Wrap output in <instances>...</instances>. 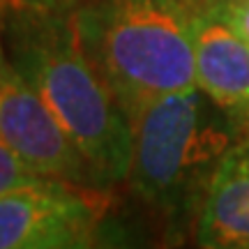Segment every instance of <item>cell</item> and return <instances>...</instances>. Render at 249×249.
<instances>
[{"instance_id":"10","label":"cell","mask_w":249,"mask_h":249,"mask_svg":"<svg viewBox=\"0 0 249 249\" xmlns=\"http://www.w3.org/2000/svg\"><path fill=\"white\" fill-rule=\"evenodd\" d=\"M219 7L231 21V26L249 42V0H224Z\"/></svg>"},{"instance_id":"8","label":"cell","mask_w":249,"mask_h":249,"mask_svg":"<svg viewBox=\"0 0 249 249\" xmlns=\"http://www.w3.org/2000/svg\"><path fill=\"white\" fill-rule=\"evenodd\" d=\"M37 176L39 173H35L7 143L0 139V194L12 189V187L23 185V182L37 178Z\"/></svg>"},{"instance_id":"7","label":"cell","mask_w":249,"mask_h":249,"mask_svg":"<svg viewBox=\"0 0 249 249\" xmlns=\"http://www.w3.org/2000/svg\"><path fill=\"white\" fill-rule=\"evenodd\" d=\"M201 247L249 249V132L224 155L196 214Z\"/></svg>"},{"instance_id":"2","label":"cell","mask_w":249,"mask_h":249,"mask_svg":"<svg viewBox=\"0 0 249 249\" xmlns=\"http://www.w3.org/2000/svg\"><path fill=\"white\" fill-rule=\"evenodd\" d=\"M198 0H79L74 23L123 111L196 86Z\"/></svg>"},{"instance_id":"3","label":"cell","mask_w":249,"mask_h":249,"mask_svg":"<svg viewBox=\"0 0 249 249\" xmlns=\"http://www.w3.org/2000/svg\"><path fill=\"white\" fill-rule=\"evenodd\" d=\"M129 124L132 161L124 182L161 213L203 198L214 169L245 134L198 86L141 104L129 113Z\"/></svg>"},{"instance_id":"12","label":"cell","mask_w":249,"mask_h":249,"mask_svg":"<svg viewBox=\"0 0 249 249\" xmlns=\"http://www.w3.org/2000/svg\"><path fill=\"white\" fill-rule=\"evenodd\" d=\"M0 55H2V42H0Z\"/></svg>"},{"instance_id":"4","label":"cell","mask_w":249,"mask_h":249,"mask_svg":"<svg viewBox=\"0 0 249 249\" xmlns=\"http://www.w3.org/2000/svg\"><path fill=\"white\" fill-rule=\"evenodd\" d=\"M104 187L37 178L0 194V249H79L97 238Z\"/></svg>"},{"instance_id":"6","label":"cell","mask_w":249,"mask_h":249,"mask_svg":"<svg viewBox=\"0 0 249 249\" xmlns=\"http://www.w3.org/2000/svg\"><path fill=\"white\" fill-rule=\"evenodd\" d=\"M196 86L249 132V42L219 5H201L194 21Z\"/></svg>"},{"instance_id":"1","label":"cell","mask_w":249,"mask_h":249,"mask_svg":"<svg viewBox=\"0 0 249 249\" xmlns=\"http://www.w3.org/2000/svg\"><path fill=\"white\" fill-rule=\"evenodd\" d=\"M12 67L37 90L88 164L97 187L127 180L132 124L79 39L74 9L12 12L0 18Z\"/></svg>"},{"instance_id":"11","label":"cell","mask_w":249,"mask_h":249,"mask_svg":"<svg viewBox=\"0 0 249 249\" xmlns=\"http://www.w3.org/2000/svg\"><path fill=\"white\" fill-rule=\"evenodd\" d=\"M210 2L219 5V2H224V0H198V5H210Z\"/></svg>"},{"instance_id":"5","label":"cell","mask_w":249,"mask_h":249,"mask_svg":"<svg viewBox=\"0 0 249 249\" xmlns=\"http://www.w3.org/2000/svg\"><path fill=\"white\" fill-rule=\"evenodd\" d=\"M0 139L39 176L97 187L79 148L5 51L0 55Z\"/></svg>"},{"instance_id":"9","label":"cell","mask_w":249,"mask_h":249,"mask_svg":"<svg viewBox=\"0 0 249 249\" xmlns=\"http://www.w3.org/2000/svg\"><path fill=\"white\" fill-rule=\"evenodd\" d=\"M79 0H0V18L12 12H67Z\"/></svg>"}]
</instances>
